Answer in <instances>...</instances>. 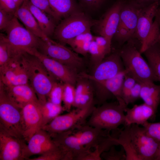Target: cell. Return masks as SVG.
Listing matches in <instances>:
<instances>
[{"instance_id": "7", "label": "cell", "mask_w": 160, "mask_h": 160, "mask_svg": "<svg viewBox=\"0 0 160 160\" xmlns=\"http://www.w3.org/2000/svg\"><path fill=\"white\" fill-rule=\"evenodd\" d=\"M97 21L82 11L78 12L63 18L57 25L53 36L60 42L67 44L77 36L90 31Z\"/></svg>"}, {"instance_id": "11", "label": "cell", "mask_w": 160, "mask_h": 160, "mask_svg": "<svg viewBox=\"0 0 160 160\" xmlns=\"http://www.w3.org/2000/svg\"><path fill=\"white\" fill-rule=\"evenodd\" d=\"M95 68L92 75L81 73L80 77L95 82L98 86L124 70L118 52L105 57Z\"/></svg>"}, {"instance_id": "34", "label": "cell", "mask_w": 160, "mask_h": 160, "mask_svg": "<svg viewBox=\"0 0 160 160\" xmlns=\"http://www.w3.org/2000/svg\"><path fill=\"white\" fill-rule=\"evenodd\" d=\"M103 159L105 160H126V156L125 152L121 147V149L118 151L114 146H112L108 151L103 152L101 155Z\"/></svg>"}, {"instance_id": "45", "label": "cell", "mask_w": 160, "mask_h": 160, "mask_svg": "<svg viewBox=\"0 0 160 160\" xmlns=\"http://www.w3.org/2000/svg\"><path fill=\"white\" fill-rule=\"evenodd\" d=\"M18 7L13 0H0V9L15 14Z\"/></svg>"}, {"instance_id": "38", "label": "cell", "mask_w": 160, "mask_h": 160, "mask_svg": "<svg viewBox=\"0 0 160 160\" xmlns=\"http://www.w3.org/2000/svg\"><path fill=\"white\" fill-rule=\"evenodd\" d=\"M141 88V84L137 82L123 98V100L127 106L130 103L134 102L140 98Z\"/></svg>"}, {"instance_id": "18", "label": "cell", "mask_w": 160, "mask_h": 160, "mask_svg": "<svg viewBox=\"0 0 160 160\" xmlns=\"http://www.w3.org/2000/svg\"><path fill=\"white\" fill-rule=\"evenodd\" d=\"M123 2L118 1L108 9L103 18L97 20V32L111 41L119 26L120 13Z\"/></svg>"}, {"instance_id": "8", "label": "cell", "mask_w": 160, "mask_h": 160, "mask_svg": "<svg viewBox=\"0 0 160 160\" xmlns=\"http://www.w3.org/2000/svg\"><path fill=\"white\" fill-rule=\"evenodd\" d=\"M94 108L93 101L83 107L59 115L41 129L51 135L73 130L83 125Z\"/></svg>"}, {"instance_id": "13", "label": "cell", "mask_w": 160, "mask_h": 160, "mask_svg": "<svg viewBox=\"0 0 160 160\" xmlns=\"http://www.w3.org/2000/svg\"><path fill=\"white\" fill-rule=\"evenodd\" d=\"M30 54L39 58L48 71L56 79L63 83H69L74 86L76 84L77 78L76 71L41 53L36 49L33 50Z\"/></svg>"}, {"instance_id": "9", "label": "cell", "mask_w": 160, "mask_h": 160, "mask_svg": "<svg viewBox=\"0 0 160 160\" xmlns=\"http://www.w3.org/2000/svg\"><path fill=\"white\" fill-rule=\"evenodd\" d=\"M37 50L75 71L83 65V60L78 53L52 39L46 41L40 38Z\"/></svg>"}, {"instance_id": "24", "label": "cell", "mask_w": 160, "mask_h": 160, "mask_svg": "<svg viewBox=\"0 0 160 160\" xmlns=\"http://www.w3.org/2000/svg\"><path fill=\"white\" fill-rule=\"evenodd\" d=\"M28 5L44 34L49 38L53 36L57 21L51 15L33 5L29 0Z\"/></svg>"}, {"instance_id": "42", "label": "cell", "mask_w": 160, "mask_h": 160, "mask_svg": "<svg viewBox=\"0 0 160 160\" xmlns=\"http://www.w3.org/2000/svg\"><path fill=\"white\" fill-rule=\"evenodd\" d=\"M15 14L0 9V29L4 31L12 19Z\"/></svg>"}, {"instance_id": "48", "label": "cell", "mask_w": 160, "mask_h": 160, "mask_svg": "<svg viewBox=\"0 0 160 160\" xmlns=\"http://www.w3.org/2000/svg\"><path fill=\"white\" fill-rule=\"evenodd\" d=\"M155 160H160V143H159V145Z\"/></svg>"}, {"instance_id": "35", "label": "cell", "mask_w": 160, "mask_h": 160, "mask_svg": "<svg viewBox=\"0 0 160 160\" xmlns=\"http://www.w3.org/2000/svg\"><path fill=\"white\" fill-rule=\"evenodd\" d=\"M65 155L58 147L54 150L40 155L37 157L28 159L29 160H64Z\"/></svg>"}, {"instance_id": "2", "label": "cell", "mask_w": 160, "mask_h": 160, "mask_svg": "<svg viewBox=\"0 0 160 160\" xmlns=\"http://www.w3.org/2000/svg\"><path fill=\"white\" fill-rule=\"evenodd\" d=\"M126 74L140 83L158 81L148 62L134 45H124L118 51Z\"/></svg>"}, {"instance_id": "12", "label": "cell", "mask_w": 160, "mask_h": 160, "mask_svg": "<svg viewBox=\"0 0 160 160\" xmlns=\"http://www.w3.org/2000/svg\"><path fill=\"white\" fill-rule=\"evenodd\" d=\"M51 136L57 146L64 153L65 160H80L90 151L81 144L71 130Z\"/></svg>"}, {"instance_id": "1", "label": "cell", "mask_w": 160, "mask_h": 160, "mask_svg": "<svg viewBox=\"0 0 160 160\" xmlns=\"http://www.w3.org/2000/svg\"><path fill=\"white\" fill-rule=\"evenodd\" d=\"M19 59L39 101L44 104L47 101L56 79L35 56L25 52L20 56Z\"/></svg>"}, {"instance_id": "21", "label": "cell", "mask_w": 160, "mask_h": 160, "mask_svg": "<svg viewBox=\"0 0 160 160\" xmlns=\"http://www.w3.org/2000/svg\"><path fill=\"white\" fill-rule=\"evenodd\" d=\"M124 126L135 124L143 126L150 119L155 116L156 112L151 107L144 103L135 105L131 108H126L124 110Z\"/></svg>"}, {"instance_id": "32", "label": "cell", "mask_w": 160, "mask_h": 160, "mask_svg": "<svg viewBox=\"0 0 160 160\" xmlns=\"http://www.w3.org/2000/svg\"><path fill=\"white\" fill-rule=\"evenodd\" d=\"M11 59L10 52L6 35L0 34V67L6 64Z\"/></svg>"}, {"instance_id": "6", "label": "cell", "mask_w": 160, "mask_h": 160, "mask_svg": "<svg viewBox=\"0 0 160 160\" xmlns=\"http://www.w3.org/2000/svg\"><path fill=\"white\" fill-rule=\"evenodd\" d=\"M125 108L117 103H105L94 107L88 122V125L99 129L110 131L125 125Z\"/></svg>"}, {"instance_id": "10", "label": "cell", "mask_w": 160, "mask_h": 160, "mask_svg": "<svg viewBox=\"0 0 160 160\" xmlns=\"http://www.w3.org/2000/svg\"><path fill=\"white\" fill-rule=\"evenodd\" d=\"M128 126L131 142L140 160H155L159 143L144 127L135 124Z\"/></svg>"}, {"instance_id": "3", "label": "cell", "mask_w": 160, "mask_h": 160, "mask_svg": "<svg viewBox=\"0 0 160 160\" xmlns=\"http://www.w3.org/2000/svg\"><path fill=\"white\" fill-rule=\"evenodd\" d=\"M23 126L22 108L10 98L0 82V130L24 140Z\"/></svg>"}, {"instance_id": "17", "label": "cell", "mask_w": 160, "mask_h": 160, "mask_svg": "<svg viewBox=\"0 0 160 160\" xmlns=\"http://www.w3.org/2000/svg\"><path fill=\"white\" fill-rule=\"evenodd\" d=\"M19 56L11 58L6 64L0 67V81L4 85L28 84V76L20 62Z\"/></svg>"}, {"instance_id": "41", "label": "cell", "mask_w": 160, "mask_h": 160, "mask_svg": "<svg viewBox=\"0 0 160 160\" xmlns=\"http://www.w3.org/2000/svg\"><path fill=\"white\" fill-rule=\"evenodd\" d=\"M114 36L116 39L123 43L133 36L131 32L126 28L121 25H119Z\"/></svg>"}, {"instance_id": "39", "label": "cell", "mask_w": 160, "mask_h": 160, "mask_svg": "<svg viewBox=\"0 0 160 160\" xmlns=\"http://www.w3.org/2000/svg\"><path fill=\"white\" fill-rule=\"evenodd\" d=\"M80 7L90 10L100 9L104 5L108 0H78Z\"/></svg>"}, {"instance_id": "26", "label": "cell", "mask_w": 160, "mask_h": 160, "mask_svg": "<svg viewBox=\"0 0 160 160\" xmlns=\"http://www.w3.org/2000/svg\"><path fill=\"white\" fill-rule=\"evenodd\" d=\"M140 84V98L156 112L160 102V85H156L151 81Z\"/></svg>"}, {"instance_id": "14", "label": "cell", "mask_w": 160, "mask_h": 160, "mask_svg": "<svg viewBox=\"0 0 160 160\" xmlns=\"http://www.w3.org/2000/svg\"><path fill=\"white\" fill-rule=\"evenodd\" d=\"M41 104L39 101L29 103L22 107L23 121V138L27 142L38 131L41 129Z\"/></svg>"}, {"instance_id": "20", "label": "cell", "mask_w": 160, "mask_h": 160, "mask_svg": "<svg viewBox=\"0 0 160 160\" xmlns=\"http://www.w3.org/2000/svg\"><path fill=\"white\" fill-rule=\"evenodd\" d=\"M0 82L2 83L10 98L21 108L29 103L39 101L34 90L28 84L17 85H5Z\"/></svg>"}, {"instance_id": "23", "label": "cell", "mask_w": 160, "mask_h": 160, "mask_svg": "<svg viewBox=\"0 0 160 160\" xmlns=\"http://www.w3.org/2000/svg\"><path fill=\"white\" fill-rule=\"evenodd\" d=\"M142 5L135 2H123L121 9L119 23L121 25L129 31L134 36L137 26L139 12Z\"/></svg>"}, {"instance_id": "29", "label": "cell", "mask_w": 160, "mask_h": 160, "mask_svg": "<svg viewBox=\"0 0 160 160\" xmlns=\"http://www.w3.org/2000/svg\"><path fill=\"white\" fill-rule=\"evenodd\" d=\"M94 39V36L89 31L77 36L67 44L76 53L85 55L89 53L91 43Z\"/></svg>"}, {"instance_id": "31", "label": "cell", "mask_w": 160, "mask_h": 160, "mask_svg": "<svg viewBox=\"0 0 160 160\" xmlns=\"http://www.w3.org/2000/svg\"><path fill=\"white\" fill-rule=\"evenodd\" d=\"M62 102L64 111L69 112L73 106L75 94L74 86L69 83H63Z\"/></svg>"}, {"instance_id": "30", "label": "cell", "mask_w": 160, "mask_h": 160, "mask_svg": "<svg viewBox=\"0 0 160 160\" xmlns=\"http://www.w3.org/2000/svg\"><path fill=\"white\" fill-rule=\"evenodd\" d=\"M41 109L42 116L41 128L64 111L61 105L55 104L48 101L44 104H41Z\"/></svg>"}, {"instance_id": "44", "label": "cell", "mask_w": 160, "mask_h": 160, "mask_svg": "<svg viewBox=\"0 0 160 160\" xmlns=\"http://www.w3.org/2000/svg\"><path fill=\"white\" fill-rule=\"evenodd\" d=\"M137 82L135 79L126 75L125 73L122 85V97L123 100V98Z\"/></svg>"}, {"instance_id": "28", "label": "cell", "mask_w": 160, "mask_h": 160, "mask_svg": "<svg viewBox=\"0 0 160 160\" xmlns=\"http://www.w3.org/2000/svg\"><path fill=\"white\" fill-rule=\"evenodd\" d=\"M115 139L119 145H121L124 150L126 160H140L131 142L128 125L125 126L123 129L119 131Z\"/></svg>"}, {"instance_id": "22", "label": "cell", "mask_w": 160, "mask_h": 160, "mask_svg": "<svg viewBox=\"0 0 160 160\" xmlns=\"http://www.w3.org/2000/svg\"><path fill=\"white\" fill-rule=\"evenodd\" d=\"M28 1H24L17 10L15 16L22 23L26 29L35 36L45 41H50L52 39L43 33L30 11L28 5Z\"/></svg>"}, {"instance_id": "49", "label": "cell", "mask_w": 160, "mask_h": 160, "mask_svg": "<svg viewBox=\"0 0 160 160\" xmlns=\"http://www.w3.org/2000/svg\"><path fill=\"white\" fill-rule=\"evenodd\" d=\"M16 4L18 8L23 4L25 0H13Z\"/></svg>"}, {"instance_id": "25", "label": "cell", "mask_w": 160, "mask_h": 160, "mask_svg": "<svg viewBox=\"0 0 160 160\" xmlns=\"http://www.w3.org/2000/svg\"><path fill=\"white\" fill-rule=\"evenodd\" d=\"M50 7L59 20L82 11L76 0H48Z\"/></svg>"}, {"instance_id": "33", "label": "cell", "mask_w": 160, "mask_h": 160, "mask_svg": "<svg viewBox=\"0 0 160 160\" xmlns=\"http://www.w3.org/2000/svg\"><path fill=\"white\" fill-rule=\"evenodd\" d=\"M63 91V84L56 81L48 95L47 101L57 105H61Z\"/></svg>"}, {"instance_id": "19", "label": "cell", "mask_w": 160, "mask_h": 160, "mask_svg": "<svg viewBox=\"0 0 160 160\" xmlns=\"http://www.w3.org/2000/svg\"><path fill=\"white\" fill-rule=\"evenodd\" d=\"M74 130L72 133L78 138L81 144L89 149L97 145L106 140L111 135L110 131L99 129L88 125H82Z\"/></svg>"}, {"instance_id": "37", "label": "cell", "mask_w": 160, "mask_h": 160, "mask_svg": "<svg viewBox=\"0 0 160 160\" xmlns=\"http://www.w3.org/2000/svg\"><path fill=\"white\" fill-rule=\"evenodd\" d=\"M142 126L150 136L159 143H160V122L150 123L147 121Z\"/></svg>"}, {"instance_id": "27", "label": "cell", "mask_w": 160, "mask_h": 160, "mask_svg": "<svg viewBox=\"0 0 160 160\" xmlns=\"http://www.w3.org/2000/svg\"><path fill=\"white\" fill-rule=\"evenodd\" d=\"M158 81L160 82V43L156 42L143 53Z\"/></svg>"}, {"instance_id": "46", "label": "cell", "mask_w": 160, "mask_h": 160, "mask_svg": "<svg viewBox=\"0 0 160 160\" xmlns=\"http://www.w3.org/2000/svg\"><path fill=\"white\" fill-rule=\"evenodd\" d=\"M155 20L156 21L160 27V7H159L156 13Z\"/></svg>"}, {"instance_id": "47", "label": "cell", "mask_w": 160, "mask_h": 160, "mask_svg": "<svg viewBox=\"0 0 160 160\" xmlns=\"http://www.w3.org/2000/svg\"><path fill=\"white\" fill-rule=\"evenodd\" d=\"M134 1L136 2L141 5L145 3L151 2L152 3L156 1H159L158 0H134Z\"/></svg>"}, {"instance_id": "5", "label": "cell", "mask_w": 160, "mask_h": 160, "mask_svg": "<svg viewBox=\"0 0 160 160\" xmlns=\"http://www.w3.org/2000/svg\"><path fill=\"white\" fill-rule=\"evenodd\" d=\"M4 31L6 33L11 58L37 49L40 38L23 27L15 16Z\"/></svg>"}, {"instance_id": "4", "label": "cell", "mask_w": 160, "mask_h": 160, "mask_svg": "<svg viewBox=\"0 0 160 160\" xmlns=\"http://www.w3.org/2000/svg\"><path fill=\"white\" fill-rule=\"evenodd\" d=\"M159 1L140 9L136 30L134 36L140 43V51L143 53L150 46L157 41L160 32V27L156 21L153 20L159 7Z\"/></svg>"}, {"instance_id": "16", "label": "cell", "mask_w": 160, "mask_h": 160, "mask_svg": "<svg viewBox=\"0 0 160 160\" xmlns=\"http://www.w3.org/2000/svg\"><path fill=\"white\" fill-rule=\"evenodd\" d=\"M58 147L51 135L41 129L29 139L24 149L25 159L33 155H41L57 148Z\"/></svg>"}, {"instance_id": "15", "label": "cell", "mask_w": 160, "mask_h": 160, "mask_svg": "<svg viewBox=\"0 0 160 160\" xmlns=\"http://www.w3.org/2000/svg\"><path fill=\"white\" fill-rule=\"evenodd\" d=\"M25 141L0 130V160L25 159Z\"/></svg>"}, {"instance_id": "50", "label": "cell", "mask_w": 160, "mask_h": 160, "mask_svg": "<svg viewBox=\"0 0 160 160\" xmlns=\"http://www.w3.org/2000/svg\"><path fill=\"white\" fill-rule=\"evenodd\" d=\"M157 41L160 43V32L158 37Z\"/></svg>"}, {"instance_id": "40", "label": "cell", "mask_w": 160, "mask_h": 160, "mask_svg": "<svg viewBox=\"0 0 160 160\" xmlns=\"http://www.w3.org/2000/svg\"><path fill=\"white\" fill-rule=\"evenodd\" d=\"M33 5L52 16L57 21L59 20L51 8L48 0H29Z\"/></svg>"}, {"instance_id": "43", "label": "cell", "mask_w": 160, "mask_h": 160, "mask_svg": "<svg viewBox=\"0 0 160 160\" xmlns=\"http://www.w3.org/2000/svg\"><path fill=\"white\" fill-rule=\"evenodd\" d=\"M89 86L88 84L84 81H81L77 84L75 88V99L73 106L76 108H79L81 96Z\"/></svg>"}, {"instance_id": "36", "label": "cell", "mask_w": 160, "mask_h": 160, "mask_svg": "<svg viewBox=\"0 0 160 160\" xmlns=\"http://www.w3.org/2000/svg\"><path fill=\"white\" fill-rule=\"evenodd\" d=\"M89 53L91 55L92 61L95 67L105 57L103 55L94 39L91 43Z\"/></svg>"}]
</instances>
